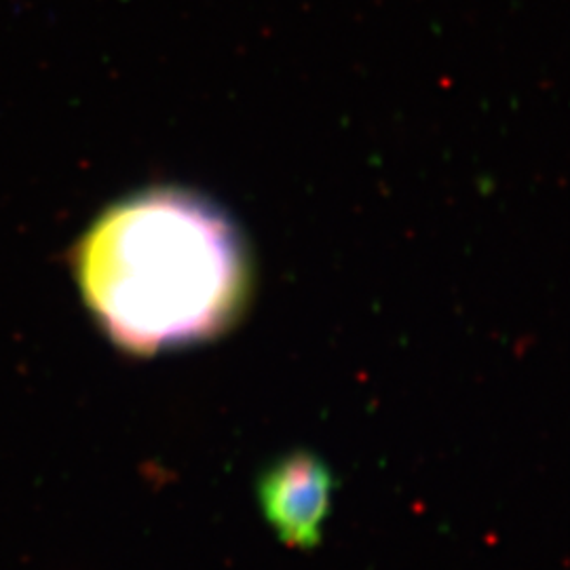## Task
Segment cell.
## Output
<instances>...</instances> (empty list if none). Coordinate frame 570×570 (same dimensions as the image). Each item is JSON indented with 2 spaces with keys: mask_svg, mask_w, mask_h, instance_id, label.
<instances>
[{
  "mask_svg": "<svg viewBox=\"0 0 570 570\" xmlns=\"http://www.w3.org/2000/svg\"><path fill=\"white\" fill-rule=\"evenodd\" d=\"M75 266L85 305L136 355L218 336L249 289L239 230L220 207L180 188L144 190L106 209Z\"/></svg>",
  "mask_w": 570,
  "mask_h": 570,
  "instance_id": "obj_1",
  "label": "cell"
},
{
  "mask_svg": "<svg viewBox=\"0 0 570 570\" xmlns=\"http://www.w3.org/2000/svg\"><path fill=\"white\" fill-rule=\"evenodd\" d=\"M256 497L266 524L284 546L315 550L332 513L334 475L317 454L294 450L258 475Z\"/></svg>",
  "mask_w": 570,
  "mask_h": 570,
  "instance_id": "obj_2",
  "label": "cell"
}]
</instances>
